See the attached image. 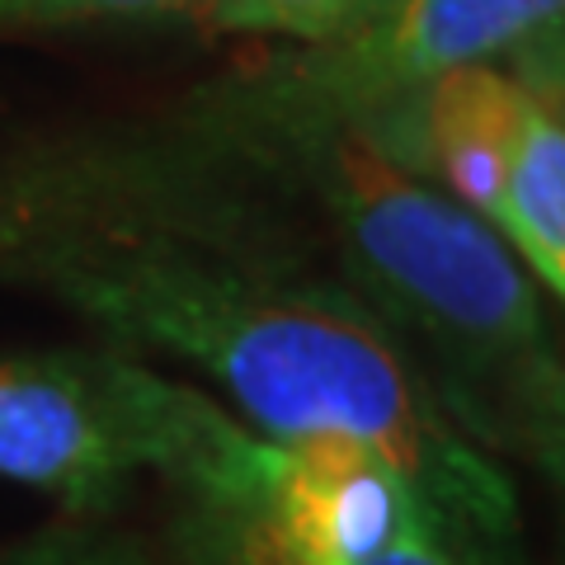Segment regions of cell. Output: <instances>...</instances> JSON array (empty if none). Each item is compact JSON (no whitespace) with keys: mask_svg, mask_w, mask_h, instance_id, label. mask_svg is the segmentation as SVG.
<instances>
[{"mask_svg":"<svg viewBox=\"0 0 565 565\" xmlns=\"http://www.w3.org/2000/svg\"><path fill=\"white\" fill-rule=\"evenodd\" d=\"M0 288L189 367L269 438L377 452L494 561L519 546L500 457L353 292L292 193L180 122L0 156Z\"/></svg>","mask_w":565,"mask_h":565,"instance_id":"6da1fadb","label":"cell"},{"mask_svg":"<svg viewBox=\"0 0 565 565\" xmlns=\"http://www.w3.org/2000/svg\"><path fill=\"white\" fill-rule=\"evenodd\" d=\"M193 137L255 166L316 212L353 292L396 340L411 334L434 353L429 377L448 411L500 457L519 392L556 353L542 288L504 236L405 166L363 122L245 141Z\"/></svg>","mask_w":565,"mask_h":565,"instance_id":"7a4b0ae2","label":"cell"},{"mask_svg":"<svg viewBox=\"0 0 565 565\" xmlns=\"http://www.w3.org/2000/svg\"><path fill=\"white\" fill-rule=\"evenodd\" d=\"M241 424L212 392L114 344L0 359V481L71 519H109L147 476L166 490L193 481Z\"/></svg>","mask_w":565,"mask_h":565,"instance_id":"3957f363","label":"cell"},{"mask_svg":"<svg viewBox=\"0 0 565 565\" xmlns=\"http://www.w3.org/2000/svg\"><path fill=\"white\" fill-rule=\"evenodd\" d=\"M561 24L565 0H396L340 39L207 85L174 122L222 141L330 122L377 128L429 81L500 62Z\"/></svg>","mask_w":565,"mask_h":565,"instance_id":"277c9868","label":"cell"},{"mask_svg":"<svg viewBox=\"0 0 565 565\" xmlns=\"http://www.w3.org/2000/svg\"><path fill=\"white\" fill-rule=\"evenodd\" d=\"M523 122V85L509 62H476L429 81L377 122V137L411 170L471 207L486 226L500 217L509 156Z\"/></svg>","mask_w":565,"mask_h":565,"instance_id":"5b68a950","label":"cell"},{"mask_svg":"<svg viewBox=\"0 0 565 565\" xmlns=\"http://www.w3.org/2000/svg\"><path fill=\"white\" fill-rule=\"evenodd\" d=\"M504 62L523 85V122L494 232L537 288L565 302V24L514 47Z\"/></svg>","mask_w":565,"mask_h":565,"instance_id":"8992f818","label":"cell"},{"mask_svg":"<svg viewBox=\"0 0 565 565\" xmlns=\"http://www.w3.org/2000/svg\"><path fill=\"white\" fill-rule=\"evenodd\" d=\"M170 561L174 565H321V561H278V556L241 552V546L193 537V533H170ZM326 565H504V561H494L486 546H476L444 514L424 509V514L401 523L377 546H367L359 556H344V561H326Z\"/></svg>","mask_w":565,"mask_h":565,"instance_id":"52a82bcc","label":"cell"},{"mask_svg":"<svg viewBox=\"0 0 565 565\" xmlns=\"http://www.w3.org/2000/svg\"><path fill=\"white\" fill-rule=\"evenodd\" d=\"M504 452H519L537 467V476L556 494L561 509V556L556 565H565V353L556 349L546 359L527 386L514 401V415H509V434H504Z\"/></svg>","mask_w":565,"mask_h":565,"instance_id":"ba28073f","label":"cell"},{"mask_svg":"<svg viewBox=\"0 0 565 565\" xmlns=\"http://www.w3.org/2000/svg\"><path fill=\"white\" fill-rule=\"evenodd\" d=\"M203 10L217 29L269 33V39L316 47L367 24L377 14V0H207Z\"/></svg>","mask_w":565,"mask_h":565,"instance_id":"9c48e42d","label":"cell"},{"mask_svg":"<svg viewBox=\"0 0 565 565\" xmlns=\"http://www.w3.org/2000/svg\"><path fill=\"white\" fill-rule=\"evenodd\" d=\"M0 565H166L137 537L109 527V519H71L39 527L0 546Z\"/></svg>","mask_w":565,"mask_h":565,"instance_id":"30bf717a","label":"cell"},{"mask_svg":"<svg viewBox=\"0 0 565 565\" xmlns=\"http://www.w3.org/2000/svg\"><path fill=\"white\" fill-rule=\"evenodd\" d=\"M207 0H0V24H76V20H132V14L199 10Z\"/></svg>","mask_w":565,"mask_h":565,"instance_id":"8fae6325","label":"cell"},{"mask_svg":"<svg viewBox=\"0 0 565 565\" xmlns=\"http://www.w3.org/2000/svg\"><path fill=\"white\" fill-rule=\"evenodd\" d=\"M386 6H396V0H377V14H382V10H386Z\"/></svg>","mask_w":565,"mask_h":565,"instance_id":"7c38bea8","label":"cell"}]
</instances>
